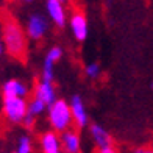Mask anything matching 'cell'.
<instances>
[{
	"instance_id": "obj_4",
	"label": "cell",
	"mask_w": 153,
	"mask_h": 153,
	"mask_svg": "<svg viewBox=\"0 0 153 153\" xmlns=\"http://www.w3.org/2000/svg\"><path fill=\"white\" fill-rule=\"evenodd\" d=\"M48 30H50V22H48V17L41 14V13H33L28 16L25 22V33L28 36L30 41H42Z\"/></svg>"
},
{
	"instance_id": "obj_17",
	"label": "cell",
	"mask_w": 153,
	"mask_h": 153,
	"mask_svg": "<svg viewBox=\"0 0 153 153\" xmlns=\"http://www.w3.org/2000/svg\"><path fill=\"white\" fill-rule=\"evenodd\" d=\"M62 48L59 47V45H53V47H50L48 48V52L45 53V56H44V59L45 61H50V62H53V64H56V62L62 58Z\"/></svg>"
},
{
	"instance_id": "obj_20",
	"label": "cell",
	"mask_w": 153,
	"mask_h": 153,
	"mask_svg": "<svg viewBox=\"0 0 153 153\" xmlns=\"http://www.w3.org/2000/svg\"><path fill=\"white\" fill-rule=\"evenodd\" d=\"M134 153H153L152 149H137Z\"/></svg>"
},
{
	"instance_id": "obj_14",
	"label": "cell",
	"mask_w": 153,
	"mask_h": 153,
	"mask_svg": "<svg viewBox=\"0 0 153 153\" xmlns=\"http://www.w3.org/2000/svg\"><path fill=\"white\" fill-rule=\"evenodd\" d=\"M85 75H86V78L89 80H97L99 76L102 75V67L99 62H88V64L85 66Z\"/></svg>"
},
{
	"instance_id": "obj_15",
	"label": "cell",
	"mask_w": 153,
	"mask_h": 153,
	"mask_svg": "<svg viewBox=\"0 0 153 153\" xmlns=\"http://www.w3.org/2000/svg\"><path fill=\"white\" fill-rule=\"evenodd\" d=\"M16 152L17 153H31L33 152V141L30 136H20L17 145H16Z\"/></svg>"
},
{
	"instance_id": "obj_3",
	"label": "cell",
	"mask_w": 153,
	"mask_h": 153,
	"mask_svg": "<svg viewBox=\"0 0 153 153\" xmlns=\"http://www.w3.org/2000/svg\"><path fill=\"white\" fill-rule=\"evenodd\" d=\"M27 106L28 100L24 97H3L2 103V113L3 117L10 123H22L24 117L27 116Z\"/></svg>"
},
{
	"instance_id": "obj_23",
	"label": "cell",
	"mask_w": 153,
	"mask_h": 153,
	"mask_svg": "<svg viewBox=\"0 0 153 153\" xmlns=\"http://www.w3.org/2000/svg\"><path fill=\"white\" fill-rule=\"evenodd\" d=\"M59 2H62L64 5H67V3H69V0H59Z\"/></svg>"
},
{
	"instance_id": "obj_9",
	"label": "cell",
	"mask_w": 153,
	"mask_h": 153,
	"mask_svg": "<svg viewBox=\"0 0 153 153\" xmlns=\"http://www.w3.org/2000/svg\"><path fill=\"white\" fill-rule=\"evenodd\" d=\"M61 136V150L64 153H81V136L78 130L69 128L59 133Z\"/></svg>"
},
{
	"instance_id": "obj_10",
	"label": "cell",
	"mask_w": 153,
	"mask_h": 153,
	"mask_svg": "<svg viewBox=\"0 0 153 153\" xmlns=\"http://www.w3.org/2000/svg\"><path fill=\"white\" fill-rule=\"evenodd\" d=\"M30 86L25 81L19 80V78H11L6 80L2 85V95L3 97H27L30 95Z\"/></svg>"
},
{
	"instance_id": "obj_18",
	"label": "cell",
	"mask_w": 153,
	"mask_h": 153,
	"mask_svg": "<svg viewBox=\"0 0 153 153\" xmlns=\"http://www.w3.org/2000/svg\"><path fill=\"white\" fill-rule=\"evenodd\" d=\"M36 117H33V116H30L28 113H27V116L24 117V120H22V125L27 128V130H33L34 128V125H36Z\"/></svg>"
},
{
	"instance_id": "obj_22",
	"label": "cell",
	"mask_w": 153,
	"mask_h": 153,
	"mask_svg": "<svg viewBox=\"0 0 153 153\" xmlns=\"http://www.w3.org/2000/svg\"><path fill=\"white\" fill-rule=\"evenodd\" d=\"M11 2H14V3H31L34 0H11Z\"/></svg>"
},
{
	"instance_id": "obj_12",
	"label": "cell",
	"mask_w": 153,
	"mask_h": 153,
	"mask_svg": "<svg viewBox=\"0 0 153 153\" xmlns=\"http://www.w3.org/2000/svg\"><path fill=\"white\" fill-rule=\"evenodd\" d=\"M89 136H91L92 142H94V145L97 149H102V147H106V145L113 144L111 134L106 131V128H103L99 123L89 125Z\"/></svg>"
},
{
	"instance_id": "obj_25",
	"label": "cell",
	"mask_w": 153,
	"mask_h": 153,
	"mask_svg": "<svg viewBox=\"0 0 153 153\" xmlns=\"http://www.w3.org/2000/svg\"><path fill=\"white\" fill-rule=\"evenodd\" d=\"M13 153H17V152H16V150H14V152H13Z\"/></svg>"
},
{
	"instance_id": "obj_21",
	"label": "cell",
	"mask_w": 153,
	"mask_h": 153,
	"mask_svg": "<svg viewBox=\"0 0 153 153\" xmlns=\"http://www.w3.org/2000/svg\"><path fill=\"white\" fill-rule=\"evenodd\" d=\"M5 53V45H3V41H2V36H0V56Z\"/></svg>"
},
{
	"instance_id": "obj_7",
	"label": "cell",
	"mask_w": 153,
	"mask_h": 153,
	"mask_svg": "<svg viewBox=\"0 0 153 153\" xmlns=\"http://www.w3.org/2000/svg\"><path fill=\"white\" fill-rule=\"evenodd\" d=\"M33 97H36L38 100H41L42 103H45L47 108L58 99L56 97V89H55L53 81L48 80H38L33 86Z\"/></svg>"
},
{
	"instance_id": "obj_2",
	"label": "cell",
	"mask_w": 153,
	"mask_h": 153,
	"mask_svg": "<svg viewBox=\"0 0 153 153\" xmlns=\"http://www.w3.org/2000/svg\"><path fill=\"white\" fill-rule=\"evenodd\" d=\"M47 122L50 130L62 133L74 125V117L71 111V103L64 99H56L47 108Z\"/></svg>"
},
{
	"instance_id": "obj_6",
	"label": "cell",
	"mask_w": 153,
	"mask_h": 153,
	"mask_svg": "<svg viewBox=\"0 0 153 153\" xmlns=\"http://www.w3.org/2000/svg\"><path fill=\"white\" fill-rule=\"evenodd\" d=\"M45 13L48 20L58 28H64L67 25L69 14L66 10V5L59 0H45Z\"/></svg>"
},
{
	"instance_id": "obj_11",
	"label": "cell",
	"mask_w": 153,
	"mask_h": 153,
	"mask_svg": "<svg viewBox=\"0 0 153 153\" xmlns=\"http://www.w3.org/2000/svg\"><path fill=\"white\" fill-rule=\"evenodd\" d=\"M39 144L42 153H56L61 150V136L53 130H47L39 136Z\"/></svg>"
},
{
	"instance_id": "obj_1",
	"label": "cell",
	"mask_w": 153,
	"mask_h": 153,
	"mask_svg": "<svg viewBox=\"0 0 153 153\" xmlns=\"http://www.w3.org/2000/svg\"><path fill=\"white\" fill-rule=\"evenodd\" d=\"M0 36H2L5 52L14 59L24 61L28 53V36L25 28L13 16H3L0 19Z\"/></svg>"
},
{
	"instance_id": "obj_13",
	"label": "cell",
	"mask_w": 153,
	"mask_h": 153,
	"mask_svg": "<svg viewBox=\"0 0 153 153\" xmlns=\"http://www.w3.org/2000/svg\"><path fill=\"white\" fill-rule=\"evenodd\" d=\"M47 111V105L45 103H42L41 100H38L36 97H31V99L28 100V106H27V113H28L30 116L33 117H41L44 113Z\"/></svg>"
},
{
	"instance_id": "obj_19",
	"label": "cell",
	"mask_w": 153,
	"mask_h": 153,
	"mask_svg": "<svg viewBox=\"0 0 153 153\" xmlns=\"http://www.w3.org/2000/svg\"><path fill=\"white\" fill-rule=\"evenodd\" d=\"M97 153H119V150H117L114 145L111 144V145H106V147L97 149Z\"/></svg>"
},
{
	"instance_id": "obj_24",
	"label": "cell",
	"mask_w": 153,
	"mask_h": 153,
	"mask_svg": "<svg viewBox=\"0 0 153 153\" xmlns=\"http://www.w3.org/2000/svg\"><path fill=\"white\" fill-rule=\"evenodd\" d=\"M56 153H64V152H62V150H59V152H56Z\"/></svg>"
},
{
	"instance_id": "obj_8",
	"label": "cell",
	"mask_w": 153,
	"mask_h": 153,
	"mask_svg": "<svg viewBox=\"0 0 153 153\" xmlns=\"http://www.w3.org/2000/svg\"><path fill=\"white\" fill-rule=\"evenodd\" d=\"M71 111H72V117H74V125L76 128H86L89 125V114L86 105L83 102L81 95H74L71 99Z\"/></svg>"
},
{
	"instance_id": "obj_16",
	"label": "cell",
	"mask_w": 153,
	"mask_h": 153,
	"mask_svg": "<svg viewBox=\"0 0 153 153\" xmlns=\"http://www.w3.org/2000/svg\"><path fill=\"white\" fill-rule=\"evenodd\" d=\"M41 78L42 80H48L53 81L55 78V64L50 61H42V67H41Z\"/></svg>"
},
{
	"instance_id": "obj_5",
	"label": "cell",
	"mask_w": 153,
	"mask_h": 153,
	"mask_svg": "<svg viewBox=\"0 0 153 153\" xmlns=\"http://www.w3.org/2000/svg\"><path fill=\"white\" fill-rule=\"evenodd\" d=\"M67 25L71 28V33L75 41L78 42H85L88 39V34H89V22H88V17L83 11L80 10H74L69 16L67 20Z\"/></svg>"
}]
</instances>
